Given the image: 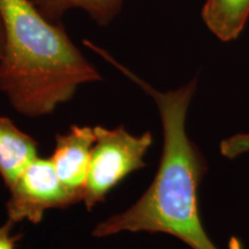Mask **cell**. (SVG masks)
<instances>
[{
	"mask_svg": "<svg viewBox=\"0 0 249 249\" xmlns=\"http://www.w3.org/2000/svg\"><path fill=\"white\" fill-rule=\"evenodd\" d=\"M6 203L8 220L38 224L44 213L54 208H66L82 201V196L68 189L55 172L51 160H34L9 187Z\"/></svg>",
	"mask_w": 249,
	"mask_h": 249,
	"instance_id": "cell-4",
	"label": "cell"
},
{
	"mask_svg": "<svg viewBox=\"0 0 249 249\" xmlns=\"http://www.w3.org/2000/svg\"><path fill=\"white\" fill-rule=\"evenodd\" d=\"M202 20L222 42L235 40L249 20V0H205Z\"/></svg>",
	"mask_w": 249,
	"mask_h": 249,
	"instance_id": "cell-7",
	"label": "cell"
},
{
	"mask_svg": "<svg viewBox=\"0 0 249 249\" xmlns=\"http://www.w3.org/2000/svg\"><path fill=\"white\" fill-rule=\"evenodd\" d=\"M85 45L154 99L164 136L154 181L129 209L98 223L92 230V236L105 238L121 232L165 233L176 236L191 249H220L204 230L198 210L197 191L208 171L207 160L186 132L187 112L196 91V79L176 90L161 92L104 49L88 39ZM227 249H244V245L232 236Z\"/></svg>",
	"mask_w": 249,
	"mask_h": 249,
	"instance_id": "cell-1",
	"label": "cell"
},
{
	"mask_svg": "<svg viewBox=\"0 0 249 249\" xmlns=\"http://www.w3.org/2000/svg\"><path fill=\"white\" fill-rule=\"evenodd\" d=\"M5 42H6V36H5V26H4V21H2L1 14H0V59L2 58V54H4Z\"/></svg>",
	"mask_w": 249,
	"mask_h": 249,
	"instance_id": "cell-11",
	"label": "cell"
},
{
	"mask_svg": "<svg viewBox=\"0 0 249 249\" xmlns=\"http://www.w3.org/2000/svg\"><path fill=\"white\" fill-rule=\"evenodd\" d=\"M95 142L93 128L74 124L67 133L58 134L54 152L50 158L61 182L82 198Z\"/></svg>",
	"mask_w": 249,
	"mask_h": 249,
	"instance_id": "cell-5",
	"label": "cell"
},
{
	"mask_svg": "<svg viewBox=\"0 0 249 249\" xmlns=\"http://www.w3.org/2000/svg\"><path fill=\"white\" fill-rule=\"evenodd\" d=\"M0 14L6 36L0 91L20 114L53 113L79 87L102 80L62 22L49 20L29 0H0Z\"/></svg>",
	"mask_w": 249,
	"mask_h": 249,
	"instance_id": "cell-2",
	"label": "cell"
},
{
	"mask_svg": "<svg viewBox=\"0 0 249 249\" xmlns=\"http://www.w3.org/2000/svg\"><path fill=\"white\" fill-rule=\"evenodd\" d=\"M37 156V142L18 128L11 119L0 117V176L11 187Z\"/></svg>",
	"mask_w": 249,
	"mask_h": 249,
	"instance_id": "cell-6",
	"label": "cell"
},
{
	"mask_svg": "<svg viewBox=\"0 0 249 249\" xmlns=\"http://www.w3.org/2000/svg\"><path fill=\"white\" fill-rule=\"evenodd\" d=\"M93 130L96 142L82 198L87 210L104 201L128 174L147 166L144 157L152 144L150 132L133 135L124 126L113 129L96 126Z\"/></svg>",
	"mask_w": 249,
	"mask_h": 249,
	"instance_id": "cell-3",
	"label": "cell"
},
{
	"mask_svg": "<svg viewBox=\"0 0 249 249\" xmlns=\"http://www.w3.org/2000/svg\"><path fill=\"white\" fill-rule=\"evenodd\" d=\"M13 224L7 219V222L0 227V249H17L18 236L12 233Z\"/></svg>",
	"mask_w": 249,
	"mask_h": 249,
	"instance_id": "cell-10",
	"label": "cell"
},
{
	"mask_svg": "<svg viewBox=\"0 0 249 249\" xmlns=\"http://www.w3.org/2000/svg\"><path fill=\"white\" fill-rule=\"evenodd\" d=\"M220 154L227 160H234L238 156L249 152V133H240L230 136L220 142Z\"/></svg>",
	"mask_w": 249,
	"mask_h": 249,
	"instance_id": "cell-9",
	"label": "cell"
},
{
	"mask_svg": "<svg viewBox=\"0 0 249 249\" xmlns=\"http://www.w3.org/2000/svg\"><path fill=\"white\" fill-rule=\"evenodd\" d=\"M38 11L53 22H61L68 12H85L98 26L105 27L116 18L123 9L124 0H29Z\"/></svg>",
	"mask_w": 249,
	"mask_h": 249,
	"instance_id": "cell-8",
	"label": "cell"
}]
</instances>
